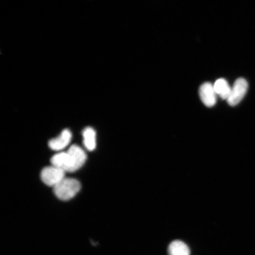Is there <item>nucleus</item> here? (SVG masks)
<instances>
[{
	"instance_id": "1",
	"label": "nucleus",
	"mask_w": 255,
	"mask_h": 255,
	"mask_svg": "<svg viewBox=\"0 0 255 255\" xmlns=\"http://www.w3.org/2000/svg\"><path fill=\"white\" fill-rule=\"evenodd\" d=\"M85 152L79 146L73 145L67 152L58 153L51 159V163L65 172H75L83 166L87 160Z\"/></svg>"
},
{
	"instance_id": "2",
	"label": "nucleus",
	"mask_w": 255,
	"mask_h": 255,
	"mask_svg": "<svg viewBox=\"0 0 255 255\" xmlns=\"http://www.w3.org/2000/svg\"><path fill=\"white\" fill-rule=\"evenodd\" d=\"M81 189V184L75 178H65L53 187V192L57 198L67 201L73 198Z\"/></svg>"
},
{
	"instance_id": "3",
	"label": "nucleus",
	"mask_w": 255,
	"mask_h": 255,
	"mask_svg": "<svg viewBox=\"0 0 255 255\" xmlns=\"http://www.w3.org/2000/svg\"><path fill=\"white\" fill-rule=\"evenodd\" d=\"M65 173L62 169L52 165L41 170V179L47 186L54 187L65 178Z\"/></svg>"
},
{
	"instance_id": "4",
	"label": "nucleus",
	"mask_w": 255,
	"mask_h": 255,
	"mask_svg": "<svg viewBox=\"0 0 255 255\" xmlns=\"http://www.w3.org/2000/svg\"><path fill=\"white\" fill-rule=\"evenodd\" d=\"M248 89V84L246 79L239 78L235 81L232 88L230 97L227 100L228 103L232 107L236 106L243 100Z\"/></svg>"
},
{
	"instance_id": "5",
	"label": "nucleus",
	"mask_w": 255,
	"mask_h": 255,
	"mask_svg": "<svg viewBox=\"0 0 255 255\" xmlns=\"http://www.w3.org/2000/svg\"><path fill=\"white\" fill-rule=\"evenodd\" d=\"M199 95L203 103L207 107H212L217 102V94L214 87L209 82H206L201 85L199 89Z\"/></svg>"
},
{
	"instance_id": "6",
	"label": "nucleus",
	"mask_w": 255,
	"mask_h": 255,
	"mask_svg": "<svg viewBox=\"0 0 255 255\" xmlns=\"http://www.w3.org/2000/svg\"><path fill=\"white\" fill-rule=\"evenodd\" d=\"M72 138L71 132L68 129L63 130L60 135L49 142V147L55 151H60L68 146Z\"/></svg>"
},
{
	"instance_id": "7",
	"label": "nucleus",
	"mask_w": 255,
	"mask_h": 255,
	"mask_svg": "<svg viewBox=\"0 0 255 255\" xmlns=\"http://www.w3.org/2000/svg\"><path fill=\"white\" fill-rule=\"evenodd\" d=\"M213 87L217 95L222 100H228L231 94L232 88L226 80L223 78L217 80Z\"/></svg>"
},
{
	"instance_id": "8",
	"label": "nucleus",
	"mask_w": 255,
	"mask_h": 255,
	"mask_svg": "<svg viewBox=\"0 0 255 255\" xmlns=\"http://www.w3.org/2000/svg\"><path fill=\"white\" fill-rule=\"evenodd\" d=\"M169 255H190L189 247L181 241L172 242L168 248Z\"/></svg>"
},
{
	"instance_id": "9",
	"label": "nucleus",
	"mask_w": 255,
	"mask_h": 255,
	"mask_svg": "<svg viewBox=\"0 0 255 255\" xmlns=\"http://www.w3.org/2000/svg\"><path fill=\"white\" fill-rule=\"evenodd\" d=\"M84 145L89 151H93L96 148V132L91 127H87L83 131Z\"/></svg>"
}]
</instances>
